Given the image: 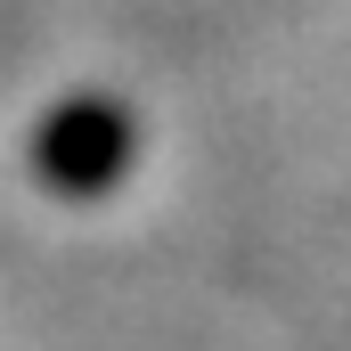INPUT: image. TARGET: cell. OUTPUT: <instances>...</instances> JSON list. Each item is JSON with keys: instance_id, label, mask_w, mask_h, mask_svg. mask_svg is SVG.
Wrapping results in <instances>:
<instances>
[{"instance_id": "obj_1", "label": "cell", "mask_w": 351, "mask_h": 351, "mask_svg": "<svg viewBox=\"0 0 351 351\" xmlns=\"http://www.w3.org/2000/svg\"><path fill=\"white\" fill-rule=\"evenodd\" d=\"M41 172L58 180V188H106V180L123 172V156H131V123H123V106H98V98H74L49 131H41Z\"/></svg>"}]
</instances>
